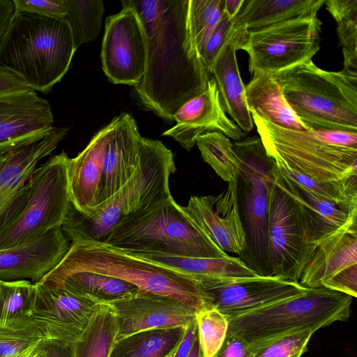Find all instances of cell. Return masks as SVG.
<instances>
[{
    "label": "cell",
    "mask_w": 357,
    "mask_h": 357,
    "mask_svg": "<svg viewBox=\"0 0 357 357\" xmlns=\"http://www.w3.org/2000/svg\"><path fill=\"white\" fill-rule=\"evenodd\" d=\"M277 169L284 178L321 197L350 210L357 208V177L335 181H319L279 165H277Z\"/></svg>",
    "instance_id": "obj_37"
},
{
    "label": "cell",
    "mask_w": 357,
    "mask_h": 357,
    "mask_svg": "<svg viewBox=\"0 0 357 357\" xmlns=\"http://www.w3.org/2000/svg\"><path fill=\"white\" fill-rule=\"evenodd\" d=\"M127 1V0H126ZM146 30L145 73L135 90L143 106L174 121L179 107L203 92L209 79L201 59L185 50L188 0H129Z\"/></svg>",
    "instance_id": "obj_1"
},
{
    "label": "cell",
    "mask_w": 357,
    "mask_h": 357,
    "mask_svg": "<svg viewBox=\"0 0 357 357\" xmlns=\"http://www.w3.org/2000/svg\"><path fill=\"white\" fill-rule=\"evenodd\" d=\"M103 243L130 252L202 258L229 256L172 197L121 222Z\"/></svg>",
    "instance_id": "obj_7"
},
{
    "label": "cell",
    "mask_w": 357,
    "mask_h": 357,
    "mask_svg": "<svg viewBox=\"0 0 357 357\" xmlns=\"http://www.w3.org/2000/svg\"><path fill=\"white\" fill-rule=\"evenodd\" d=\"M76 50L64 19L15 10L0 45V66L47 93L67 73Z\"/></svg>",
    "instance_id": "obj_3"
},
{
    "label": "cell",
    "mask_w": 357,
    "mask_h": 357,
    "mask_svg": "<svg viewBox=\"0 0 357 357\" xmlns=\"http://www.w3.org/2000/svg\"><path fill=\"white\" fill-rule=\"evenodd\" d=\"M250 113L267 154L277 165L319 181L357 177V132L288 130Z\"/></svg>",
    "instance_id": "obj_5"
},
{
    "label": "cell",
    "mask_w": 357,
    "mask_h": 357,
    "mask_svg": "<svg viewBox=\"0 0 357 357\" xmlns=\"http://www.w3.org/2000/svg\"><path fill=\"white\" fill-rule=\"evenodd\" d=\"M67 13L64 20L70 26L76 49L96 39L100 31L105 6L100 0H64Z\"/></svg>",
    "instance_id": "obj_36"
},
{
    "label": "cell",
    "mask_w": 357,
    "mask_h": 357,
    "mask_svg": "<svg viewBox=\"0 0 357 357\" xmlns=\"http://www.w3.org/2000/svg\"><path fill=\"white\" fill-rule=\"evenodd\" d=\"M245 0H225L224 14L230 20H234L239 13Z\"/></svg>",
    "instance_id": "obj_51"
},
{
    "label": "cell",
    "mask_w": 357,
    "mask_h": 357,
    "mask_svg": "<svg viewBox=\"0 0 357 357\" xmlns=\"http://www.w3.org/2000/svg\"><path fill=\"white\" fill-rule=\"evenodd\" d=\"M224 11L225 0H188L184 47L190 59H201L202 50Z\"/></svg>",
    "instance_id": "obj_32"
},
{
    "label": "cell",
    "mask_w": 357,
    "mask_h": 357,
    "mask_svg": "<svg viewBox=\"0 0 357 357\" xmlns=\"http://www.w3.org/2000/svg\"><path fill=\"white\" fill-rule=\"evenodd\" d=\"M46 351V357H70V346H66L57 342L47 340Z\"/></svg>",
    "instance_id": "obj_50"
},
{
    "label": "cell",
    "mask_w": 357,
    "mask_h": 357,
    "mask_svg": "<svg viewBox=\"0 0 357 357\" xmlns=\"http://www.w3.org/2000/svg\"><path fill=\"white\" fill-rule=\"evenodd\" d=\"M16 10L52 18H63L67 10L64 0H13Z\"/></svg>",
    "instance_id": "obj_43"
},
{
    "label": "cell",
    "mask_w": 357,
    "mask_h": 357,
    "mask_svg": "<svg viewBox=\"0 0 357 357\" xmlns=\"http://www.w3.org/2000/svg\"><path fill=\"white\" fill-rule=\"evenodd\" d=\"M70 246L58 227L28 243L0 250V280L37 284L61 262Z\"/></svg>",
    "instance_id": "obj_20"
},
{
    "label": "cell",
    "mask_w": 357,
    "mask_h": 357,
    "mask_svg": "<svg viewBox=\"0 0 357 357\" xmlns=\"http://www.w3.org/2000/svg\"><path fill=\"white\" fill-rule=\"evenodd\" d=\"M267 243L268 276L298 282L311 244L298 205L275 182L270 199Z\"/></svg>",
    "instance_id": "obj_13"
},
{
    "label": "cell",
    "mask_w": 357,
    "mask_h": 357,
    "mask_svg": "<svg viewBox=\"0 0 357 357\" xmlns=\"http://www.w3.org/2000/svg\"><path fill=\"white\" fill-rule=\"evenodd\" d=\"M197 337V325L195 319L187 327L185 333L176 349L174 357H188Z\"/></svg>",
    "instance_id": "obj_47"
},
{
    "label": "cell",
    "mask_w": 357,
    "mask_h": 357,
    "mask_svg": "<svg viewBox=\"0 0 357 357\" xmlns=\"http://www.w3.org/2000/svg\"><path fill=\"white\" fill-rule=\"evenodd\" d=\"M15 10L13 0H0V45Z\"/></svg>",
    "instance_id": "obj_48"
},
{
    "label": "cell",
    "mask_w": 357,
    "mask_h": 357,
    "mask_svg": "<svg viewBox=\"0 0 357 357\" xmlns=\"http://www.w3.org/2000/svg\"><path fill=\"white\" fill-rule=\"evenodd\" d=\"M323 287L356 298L357 296V264L351 266L335 274L324 283Z\"/></svg>",
    "instance_id": "obj_44"
},
{
    "label": "cell",
    "mask_w": 357,
    "mask_h": 357,
    "mask_svg": "<svg viewBox=\"0 0 357 357\" xmlns=\"http://www.w3.org/2000/svg\"><path fill=\"white\" fill-rule=\"evenodd\" d=\"M318 17L294 20L250 33L242 47L250 70L274 75L312 60L320 48Z\"/></svg>",
    "instance_id": "obj_12"
},
{
    "label": "cell",
    "mask_w": 357,
    "mask_h": 357,
    "mask_svg": "<svg viewBox=\"0 0 357 357\" xmlns=\"http://www.w3.org/2000/svg\"><path fill=\"white\" fill-rule=\"evenodd\" d=\"M53 122L50 103L36 91L0 94V145L47 131Z\"/></svg>",
    "instance_id": "obj_24"
},
{
    "label": "cell",
    "mask_w": 357,
    "mask_h": 357,
    "mask_svg": "<svg viewBox=\"0 0 357 357\" xmlns=\"http://www.w3.org/2000/svg\"><path fill=\"white\" fill-rule=\"evenodd\" d=\"M121 251L160 264L199 282L204 279L253 278L259 275L248 266L240 257L229 255L222 258H202Z\"/></svg>",
    "instance_id": "obj_28"
},
{
    "label": "cell",
    "mask_w": 357,
    "mask_h": 357,
    "mask_svg": "<svg viewBox=\"0 0 357 357\" xmlns=\"http://www.w3.org/2000/svg\"><path fill=\"white\" fill-rule=\"evenodd\" d=\"M275 184L298 205L309 243L337 230L357 213V208L350 210L321 197L284 178L278 172Z\"/></svg>",
    "instance_id": "obj_26"
},
{
    "label": "cell",
    "mask_w": 357,
    "mask_h": 357,
    "mask_svg": "<svg viewBox=\"0 0 357 357\" xmlns=\"http://www.w3.org/2000/svg\"><path fill=\"white\" fill-rule=\"evenodd\" d=\"M176 124L162 133L172 137L187 151L206 132H219L239 141L246 133L226 114L215 79H208L205 90L182 105L174 116Z\"/></svg>",
    "instance_id": "obj_19"
},
{
    "label": "cell",
    "mask_w": 357,
    "mask_h": 357,
    "mask_svg": "<svg viewBox=\"0 0 357 357\" xmlns=\"http://www.w3.org/2000/svg\"><path fill=\"white\" fill-rule=\"evenodd\" d=\"M326 0H245L233 20L232 37L236 50L242 47L250 33L289 21L317 17Z\"/></svg>",
    "instance_id": "obj_23"
},
{
    "label": "cell",
    "mask_w": 357,
    "mask_h": 357,
    "mask_svg": "<svg viewBox=\"0 0 357 357\" xmlns=\"http://www.w3.org/2000/svg\"><path fill=\"white\" fill-rule=\"evenodd\" d=\"M188 357H203L198 340V337L192 348Z\"/></svg>",
    "instance_id": "obj_52"
},
{
    "label": "cell",
    "mask_w": 357,
    "mask_h": 357,
    "mask_svg": "<svg viewBox=\"0 0 357 357\" xmlns=\"http://www.w3.org/2000/svg\"><path fill=\"white\" fill-rule=\"evenodd\" d=\"M238 178L229 182L218 195L191 197L183 207L218 248L241 257L246 243L239 210Z\"/></svg>",
    "instance_id": "obj_17"
},
{
    "label": "cell",
    "mask_w": 357,
    "mask_h": 357,
    "mask_svg": "<svg viewBox=\"0 0 357 357\" xmlns=\"http://www.w3.org/2000/svg\"><path fill=\"white\" fill-rule=\"evenodd\" d=\"M47 341V340H45L32 344L7 357H46Z\"/></svg>",
    "instance_id": "obj_49"
},
{
    "label": "cell",
    "mask_w": 357,
    "mask_h": 357,
    "mask_svg": "<svg viewBox=\"0 0 357 357\" xmlns=\"http://www.w3.org/2000/svg\"><path fill=\"white\" fill-rule=\"evenodd\" d=\"M123 8L105 20L102 43V70L115 84L137 85L146 70L148 41L135 9L126 0Z\"/></svg>",
    "instance_id": "obj_14"
},
{
    "label": "cell",
    "mask_w": 357,
    "mask_h": 357,
    "mask_svg": "<svg viewBox=\"0 0 357 357\" xmlns=\"http://www.w3.org/2000/svg\"><path fill=\"white\" fill-rule=\"evenodd\" d=\"M48 340L43 331L29 317L0 326V357H7L25 348Z\"/></svg>",
    "instance_id": "obj_40"
},
{
    "label": "cell",
    "mask_w": 357,
    "mask_h": 357,
    "mask_svg": "<svg viewBox=\"0 0 357 357\" xmlns=\"http://www.w3.org/2000/svg\"><path fill=\"white\" fill-rule=\"evenodd\" d=\"M353 297L325 287L304 293L228 319L227 334L254 347L280 335L303 329L317 331L346 321Z\"/></svg>",
    "instance_id": "obj_8"
},
{
    "label": "cell",
    "mask_w": 357,
    "mask_h": 357,
    "mask_svg": "<svg viewBox=\"0 0 357 357\" xmlns=\"http://www.w3.org/2000/svg\"><path fill=\"white\" fill-rule=\"evenodd\" d=\"M315 331L290 332L264 342L253 348V357H301Z\"/></svg>",
    "instance_id": "obj_41"
},
{
    "label": "cell",
    "mask_w": 357,
    "mask_h": 357,
    "mask_svg": "<svg viewBox=\"0 0 357 357\" xmlns=\"http://www.w3.org/2000/svg\"><path fill=\"white\" fill-rule=\"evenodd\" d=\"M68 131L53 126L0 145V236L22 213L37 165L54 151Z\"/></svg>",
    "instance_id": "obj_11"
},
{
    "label": "cell",
    "mask_w": 357,
    "mask_h": 357,
    "mask_svg": "<svg viewBox=\"0 0 357 357\" xmlns=\"http://www.w3.org/2000/svg\"><path fill=\"white\" fill-rule=\"evenodd\" d=\"M109 304L116 318V340L144 331L186 328L195 319L196 310L183 303L140 290Z\"/></svg>",
    "instance_id": "obj_18"
},
{
    "label": "cell",
    "mask_w": 357,
    "mask_h": 357,
    "mask_svg": "<svg viewBox=\"0 0 357 357\" xmlns=\"http://www.w3.org/2000/svg\"><path fill=\"white\" fill-rule=\"evenodd\" d=\"M33 287L27 280H0V326L29 317Z\"/></svg>",
    "instance_id": "obj_38"
},
{
    "label": "cell",
    "mask_w": 357,
    "mask_h": 357,
    "mask_svg": "<svg viewBox=\"0 0 357 357\" xmlns=\"http://www.w3.org/2000/svg\"><path fill=\"white\" fill-rule=\"evenodd\" d=\"M41 285L62 288L100 303L108 304L134 295L139 291L136 285L129 282L89 271L76 272L54 282Z\"/></svg>",
    "instance_id": "obj_30"
},
{
    "label": "cell",
    "mask_w": 357,
    "mask_h": 357,
    "mask_svg": "<svg viewBox=\"0 0 357 357\" xmlns=\"http://www.w3.org/2000/svg\"><path fill=\"white\" fill-rule=\"evenodd\" d=\"M176 349L174 351H173L172 352L169 353V354L166 355L164 357H174V354L176 352Z\"/></svg>",
    "instance_id": "obj_53"
},
{
    "label": "cell",
    "mask_w": 357,
    "mask_h": 357,
    "mask_svg": "<svg viewBox=\"0 0 357 357\" xmlns=\"http://www.w3.org/2000/svg\"><path fill=\"white\" fill-rule=\"evenodd\" d=\"M295 114L309 130L357 132V80L310 60L273 75Z\"/></svg>",
    "instance_id": "obj_6"
},
{
    "label": "cell",
    "mask_w": 357,
    "mask_h": 357,
    "mask_svg": "<svg viewBox=\"0 0 357 357\" xmlns=\"http://www.w3.org/2000/svg\"><path fill=\"white\" fill-rule=\"evenodd\" d=\"M236 53L232 42L226 43L216 55L208 73L214 76L225 111L246 133L252 130L254 123L247 105Z\"/></svg>",
    "instance_id": "obj_27"
},
{
    "label": "cell",
    "mask_w": 357,
    "mask_h": 357,
    "mask_svg": "<svg viewBox=\"0 0 357 357\" xmlns=\"http://www.w3.org/2000/svg\"><path fill=\"white\" fill-rule=\"evenodd\" d=\"M89 271L115 277L140 291L173 298L198 310L210 306L200 282L188 275L100 242H73L61 262L39 282L47 284L70 274Z\"/></svg>",
    "instance_id": "obj_4"
},
{
    "label": "cell",
    "mask_w": 357,
    "mask_h": 357,
    "mask_svg": "<svg viewBox=\"0 0 357 357\" xmlns=\"http://www.w3.org/2000/svg\"><path fill=\"white\" fill-rule=\"evenodd\" d=\"M69 159L63 151L36 168L22 213L0 236V250L22 245L61 227L70 204Z\"/></svg>",
    "instance_id": "obj_10"
},
{
    "label": "cell",
    "mask_w": 357,
    "mask_h": 357,
    "mask_svg": "<svg viewBox=\"0 0 357 357\" xmlns=\"http://www.w3.org/2000/svg\"><path fill=\"white\" fill-rule=\"evenodd\" d=\"M186 328L148 330L115 342L109 357H164L174 351Z\"/></svg>",
    "instance_id": "obj_31"
},
{
    "label": "cell",
    "mask_w": 357,
    "mask_h": 357,
    "mask_svg": "<svg viewBox=\"0 0 357 357\" xmlns=\"http://www.w3.org/2000/svg\"><path fill=\"white\" fill-rule=\"evenodd\" d=\"M112 123L98 130L86 146L75 158H70L68 177L70 202L82 213L98 204L103 158Z\"/></svg>",
    "instance_id": "obj_25"
},
{
    "label": "cell",
    "mask_w": 357,
    "mask_h": 357,
    "mask_svg": "<svg viewBox=\"0 0 357 357\" xmlns=\"http://www.w3.org/2000/svg\"><path fill=\"white\" fill-rule=\"evenodd\" d=\"M211 307L228 319L301 294L307 288L277 276L204 279L199 281Z\"/></svg>",
    "instance_id": "obj_16"
},
{
    "label": "cell",
    "mask_w": 357,
    "mask_h": 357,
    "mask_svg": "<svg viewBox=\"0 0 357 357\" xmlns=\"http://www.w3.org/2000/svg\"><path fill=\"white\" fill-rule=\"evenodd\" d=\"M111 121L112 128L103 158L98 204L126 184L139 162L142 137L134 118L128 113H121Z\"/></svg>",
    "instance_id": "obj_21"
},
{
    "label": "cell",
    "mask_w": 357,
    "mask_h": 357,
    "mask_svg": "<svg viewBox=\"0 0 357 357\" xmlns=\"http://www.w3.org/2000/svg\"><path fill=\"white\" fill-rule=\"evenodd\" d=\"M174 155L160 141L142 137L139 162L132 177L112 197L85 214L70 204L61 228L71 243H104L125 220L172 197L169 178Z\"/></svg>",
    "instance_id": "obj_2"
},
{
    "label": "cell",
    "mask_w": 357,
    "mask_h": 357,
    "mask_svg": "<svg viewBox=\"0 0 357 357\" xmlns=\"http://www.w3.org/2000/svg\"><path fill=\"white\" fill-rule=\"evenodd\" d=\"M233 146L240 160L238 195L246 243L240 258L258 275L268 276V213L277 165L259 137H245Z\"/></svg>",
    "instance_id": "obj_9"
},
{
    "label": "cell",
    "mask_w": 357,
    "mask_h": 357,
    "mask_svg": "<svg viewBox=\"0 0 357 357\" xmlns=\"http://www.w3.org/2000/svg\"><path fill=\"white\" fill-rule=\"evenodd\" d=\"M102 304L62 288L37 283L28 315L48 340L71 346L86 330Z\"/></svg>",
    "instance_id": "obj_15"
},
{
    "label": "cell",
    "mask_w": 357,
    "mask_h": 357,
    "mask_svg": "<svg viewBox=\"0 0 357 357\" xmlns=\"http://www.w3.org/2000/svg\"><path fill=\"white\" fill-rule=\"evenodd\" d=\"M245 91L250 112L262 119L288 130H309L286 101L273 75L253 73Z\"/></svg>",
    "instance_id": "obj_29"
},
{
    "label": "cell",
    "mask_w": 357,
    "mask_h": 357,
    "mask_svg": "<svg viewBox=\"0 0 357 357\" xmlns=\"http://www.w3.org/2000/svg\"><path fill=\"white\" fill-rule=\"evenodd\" d=\"M29 89V86L17 75L0 66V94Z\"/></svg>",
    "instance_id": "obj_46"
},
{
    "label": "cell",
    "mask_w": 357,
    "mask_h": 357,
    "mask_svg": "<svg viewBox=\"0 0 357 357\" xmlns=\"http://www.w3.org/2000/svg\"><path fill=\"white\" fill-rule=\"evenodd\" d=\"M196 144L203 160L224 181L238 177L240 160L229 137L219 132H206L197 139Z\"/></svg>",
    "instance_id": "obj_35"
},
{
    "label": "cell",
    "mask_w": 357,
    "mask_h": 357,
    "mask_svg": "<svg viewBox=\"0 0 357 357\" xmlns=\"http://www.w3.org/2000/svg\"><path fill=\"white\" fill-rule=\"evenodd\" d=\"M233 20L225 14L206 41L201 53V59L208 72L209 68L222 47L230 41Z\"/></svg>",
    "instance_id": "obj_42"
},
{
    "label": "cell",
    "mask_w": 357,
    "mask_h": 357,
    "mask_svg": "<svg viewBox=\"0 0 357 357\" xmlns=\"http://www.w3.org/2000/svg\"><path fill=\"white\" fill-rule=\"evenodd\" d=\"M195 318L202 356L214 357L227 336L228 319L211 306L197 310Z\"/></svg>",
    "instance_id": "obj_39"
},
{
    "label": "cell",
    "mask_w": 357,
    "mask_h": 357,
    "mask_svg": "<svg viewBox=\"0 0 357 357\" xmlns=\"http://www.w3.org/2000/svg\"><path fill=\"white\" fill-rule=\"evenodd\" d=\"M214 357H253V348L241 337L227 334Z\"/></svg>",
    "instance_id": "obj_45"
},
{
    "label": "cell",
    "mask_w": 357,
    "mask_h": 357,
    "mask_svg": "<svg viewBox=\"0 0 357 357\" xmlns=\"http://www.w3.org/2000/svg\"><path fill=\"white\" fill-rule=\"evenodd\" d=\"M324 4L337 24L344 56L342 70L357 76V0H326Z\"/></svg>",
    "instance_id": "obj_34"
},
{
    "label": "cell",
    "mask_w": 357,
    "mask_h": 357,
    "mask_svg": "<svg viewBox=\"0 0 357 357\" xmlns=\"http://www.w3.org/2000/svg\"><path fill=\"white\" fill-rule=\"evenodd\" d=\"M116 336L114 310L102 303L82 335L70 346V357H109Z\"/></svg>",
    "instance_id": "obj_33"
},
{
    "label": "cell",
    "mask_w": 357,
    "mask_h": 357,
    "mask_svg": "<svg viewBox=\"0 0 357 357\" xmlns=\"http://www.w3.org/2000/svg\"><path fill=\"white\" fill-rule=\"evenodd\" d=\"M310 244L298 282L306 288L323 287L335 274L357 264V213L337 230Z\"/></svg>",
    "instance_id": "obj_22"
}]
</instances>
